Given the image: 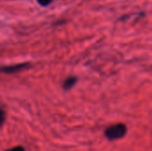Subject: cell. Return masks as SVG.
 Masks as SVG:
<instances>
[{"label": "cell", "mask_w": 152, "mask_h": 151, "mask_svg": "<svg viewBox=\"0 0 152 151\" xmlns=\"http://www.w3.org/2000/svg\"><path fill=\"white\" fill-rule=\"evenodd\" d=\"M126 133H127L126 125L123 123H118L106 128L104 132V135L109 141H116L124 138L126 135Z\"/></svg>", "instance_id": "cell-1"}, {"label": "cell", "mask_w": 152, "mask_h": 151, "mask_svg": "<svg viewBox=\"0 0 152 151\" xmlns=\"http://www.w3.org/2000/svg\"><path fill=\"white\" fill-rule=\"evenodd\" d=\"M28 68H29L28 63H20V64H15V65L4 66L0 68V73L12 74V73H16L23 69H27Z\"/></svg>", "instance_id": "cell-2"}, {"label": "cell", "mask_w": 152, "mask_h": 151, "mask_svg": "<svg viewBox=\"0 0 152 151\" xmlns=\"http://www.w3.org/2000/svg\"><path fill=\"white\" fill-rule=\"evenodd\" d=\"M77 77H68V78L64 81V83H63V88H64L65 90H69V89H71V88L77 84Z\"/></svg>", "instance_id": "cell-3"}, {"label": "cell", "mask_w": 152, "mask_h": 151, "mask_svg": "<svg viewBox=\"0 0 152 151\" xmlns=\"http://www.w3.org/2000/svg\"><path fill=\"white\" fill-rule=\"evenodd\" d=\"M6 118V113L3 109H0V127L4 124Z\"/></svg>", "instance_id": "cell-4"}, {"label": "cell", "mask_w": 152, "mask_h": 151, "mask_svg": "<svg viewBox=\"0 0 152 151\" xmlns=\"http://www.w3.org/2000/svg\"><path fill=\"white\" fill-rule=\"evenodd\" d=\"M37 1L42 6H47L53 2V0H37Z\"/></svg>", "instance_id": "cell-5"}, {"label": "cell", "mask_w": 152, "mask_h": 151, "mask_svg": "<svg viewBox=\"0 0 152 151\" xmlns=\"http://www.w3.org/2000/svg\"><path fill=\"white\" fill-rule=\"evenodd\" d=\"M5 151H25V149L22 146H16V147H14L12 149H9V150Z\"/></svg>", "instance_id": "cell-6"}]
</instances>
